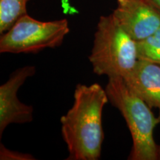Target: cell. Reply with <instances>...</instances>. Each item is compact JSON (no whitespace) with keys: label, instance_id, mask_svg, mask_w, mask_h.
Here are the masks:
<instances>
[{"label":"cell","instance_id":"cell-1","mask_svg":"<svg viewBox=\"0 0 160 160\" xmlns=\"http://www.w3.org/2000/svg\"><path fill=\"white\" fill-rule=\"evenodd\" d=\"M72 107L60 119L62 137L69 160H97L104 141L102 111L109 102L106 90L99 84H79Z\"/></svg>","mask_w":160,"mask_h":160},{"label":"cell","instance_id":"cell-2","mask_svg":"<svg viewBox=\"0 0 160 160\" xmlns=\"http://www.w3.org/2000/svg\"><path fill=\"white\" fill-rule=\"evenodd\" d=\"M109 102L119 110L131 132L133 146L130 160H157L153 130L159 123L148 105L129 88L122 77L108 78L105 88Z\"/></svg>","mask_w":160,"mask_h":160},{"label":"cell","instance_id":"cell-3","mask_svg":"<svg viewBox=\"0 0 160 160\" xmlns=\"http://www.w3.org/2000/svg\"><path fill=\"white\" fill-rule=\"evenodd\" d=\"M138 60L137 42L120 26L112 13L100 17L89 56L94 73L108 78H125L134 69Z\"/></svg>","mask_w":160,"mask_h":160},{"label":"cell","instance_id":"cell-4","mask_svg":"<svg viewBox=\"0 0 160 160\" xmlns=\"http://www.w3.org/2000/svg\"><path fill=\"white\" fill-rule=\"evenodd\" d=\"M68 21L62 19L42 22L26 13L0 37V52L35 53L62 44L69 33Z\"/></svg>","mask_w":160,"mask_h":160},{"label":"cell","instance_id":"cell-5","mask_svg":"<svg viewBox=\"0 0 160 160\" xmlns=\"http://www.w3.org/2000/svg\"><path fill=\"white\" fill-rule=\"evenodd\" d=\"M35 73V66L19 68L0 86V137L11 124L29 123L33 120V106L20 102L17 93L27 79Z\"/></svg>","mask_w":160,"mask_h":160},{"label":"cell","instance_id":"cell-6","mask_svg":"<svg viewBox=\"0 0 160 160\" xmlns=\"http://www.w3.org/2000/svg\"><path fill=\"white\" fill-rule=\"evenodd\" d=\"M112 15L137 42L160 28V12L146 0H117Z\"/></svg>","mask_w":160,"mask_h":160},{"label":"cell","instance_id":"cell-7","mask_svg":"<svg viewBox=\"0 0 160 160\" xmlns=\"http://www.w3.org/2000/svg\"><path fill=\"white\" fill-rule=\"evenodd\" d=\"M123 79L150 108L159 109L160 122V65L139 59L134 69Z\"/></svg>","mask_w":160,"mask_h":160},{"label":"cell","instance_id":"cell-8","mask_svg":"<svg viewBox=\"0 0 160 160\" xmlns=\"http://www.w3.org/2000/svg\"><path fill=\"white\" fill-rule=\"evenodd\" d=\"M30 0H0V33L11 28L22 16L27 13Z\"/></svg>","mask_w":160,"mask_h":160},{"label":"cell","instance_id":"cell-9","mask_svg":"<svg viewBox=\"0 0 160 160\" xmlns=\"http://www.w3.org/2000/svg\"><path fill=\"white\" fill-rule=\"evenodd\" d=\"M138 59L160 65V28L153 34L137 42Z\"/></svg>","mask_w":160,"mask_h":160},{"label":"cell","instance_id":"cell-10","mask_svg":"<svg viewBox=\"0 0 160 160\" xmlns=\"http://www.w3.org/2000/svg\"><path fill=\"white\" fill-rule=\"evenodd\" d=\"M0 159L1 160H34L33 156L29 153H22L10 150L1 144L0 145Z\"/></svg>","mask_w":160,"mask_h":160},{"label":"cell","instance_id":"cell-11","mask_svg":"<svg viewBox=\"0 0 160 160\" xmlns=\"http://www.w3.org/2000/svg\"><path fill=\"white\" fill-rule=\"evenodd\" d=\"M160 12V0H146Z\"/></svg>","mask_w":160,"mask_h":160},{"label":"cell","instance_id":"cell-12","mask_svg":"<svg viewBox=\"0 0 160 160\" xmlns=\"http://www.w3.org/2000/svg\"><path fill=\"white\" fill-rule=\"evenodd\" d=\"M158 159L160 160V145L158 146Z\"/></svg>","mask_w":160,"mask_h":160}]
</instances>
